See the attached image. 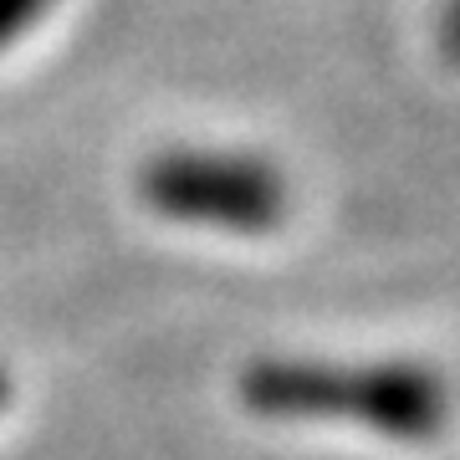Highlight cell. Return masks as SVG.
Returning <instances> with one entry per match:
<instances>
[{"mask_svg": "<svg viewBox=\"0 0 460 460\" xmlns=\"http://www.w3.org/2000/svg\"><path fill=\"white\" fill-rule=\"evenodd\" d=\"M241 404L266 420H353L389 440H435L450 420V389L425 363L251 358Z\"/></svg>", "mask_w": 460, "mask_h": 460, "instance_id": "obj_1", "label": "cell"}, {"mask_svg": "<svg viewBox=\"0 0 460 460\" xmlns=\"http://www.w3.org/2000/svg\"><path fill=\"white\" fill-rule=\"evenodd\" d=\"M138 195L184 226H215L261 235L287 215V180L277 164L251 154H215V148H169L138 169Z\"/></svg>", "mask_w": 460, "mask_h": 460, "instance_id": "obj_2", "label": "cell"}, {"mask_svg": "<svg viewBox=\"0 0 460 460\" xmlns=\"http://www.w3.org/2000/svg\"><path fill=\"white\" fill-rule=\"evenodd\" d=\"M51 5H57V0H0V47L16 41L21 31H31Z\"/></svg>", "mask_w": 460, "mask_h": 460, "instance_id": "obj_3", "label": "cell"}, {"mask_svg": "<svg viewBox=\"0 0 460 460\" xmlns=\"http://www.w3.org/2000/svg\"><path fill=\"white\" fill-rule=\"evenodd\" d=\"M440 51L460 66V0H450L445 16H440Z\"/></svg>", "mask_w": 460, "mask_h": 460, "instance_id": "obj_4", "label": "cell"}, {"mask_svg": "<svg viewBox=\"0 0 460 460\" xmlns=\"http://www.w3.org/2000/svg\"><path fill=\"white\" fill-rule=\"evenodd\" d=\"M11 399V378H5V368H0V404Z\"/></svg>", "mask_w": 460, "mask_h": 460, "instance_id": "obj_5", "label": "cell"}]
</instances>
